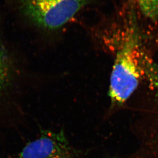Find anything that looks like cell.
Returning <instances> with one entry per match:
<instances>
[{"label": "cell", "instance_id": "7a4b0ae2", "mask_svg": "<svg viewBox=\"0 0 158 158\" xmlns=\"http://www.w3.org/2000/svg\"><path fill=\"white\" fill-rule=\"evenodd\" d=\"M25 15L38 26L59 28L71 20L88 0H19Z\"/></svg>", "mask_w": 158, "mask_h": 158}, {"label": "cell", "instance_id": "3957f363", "mask_svg": "<svg viewBox=\"0 0 158 158\" xmlns=\"http://www.w3.org/2000/svg\"><path fill=\"white\" fill-rule=\"evenodd\" d=\"M76 156L63 130L58 132L46 130L26 145L17 157L8 158H76Z\"/></svg>", "mask_w": 158, "mask_h": 158}, {"label": "cell", "instance_id": "5b68a950", "mask_svg": "<svg viewBox=\"0 0 158 158\" xmlns=\"http://www.w3.org/2000/svg\"><path fill=\"white\" fill-rule=\"evenodd\" d=\"M146 79L150 84L152 88H153V90L157 94L158 96V66L157 65H153L150 66L147 69L146 72ZM157 140V139H156ZM152 151L154 152L157 151V156H158V142L153 143Z\"/></svg>", "mask_w": 158, "mask_h": 158}, {"label": "cell", "instance_id": "6da1fadb", "mask_svg": "<svg viewBox=\"0 0 158 158\" xmlns=\"http://www.w3.org/2000/svg\"><path fill=\"white\" fill-rule=\"evenodd\" d=\"M145 58L137 33L128 30L117 49L110 77L108 94L113 105L124 103L137 89L144 76Z\"/></svg>", "mask_w": 158, "mask_h": 158}, {"label": "cell", "instance_id": "8992f818", "mask_svg": "<svg viewBox=\"0 0 158 158\" xmlns=\"http://www.w3.org/2000/svg\"><path fill=\"white\" fill-rule=\"evenodd\" d=\"M6 65L4 52L0 46V88L4 82L6 75Z\"/></svg>", "mask_w": 158, "mask_h": 158}, {"label": "cell", "instance_id": "277c9868", "mask_svg": "<svg viewBox=\"0 0 158 158\" xmlns=\"http://www.w3.org/2000/svg\"><path fill=\"white\" fill-rule=\"evenodd\" d=\"M144 15L152 21L158 19V0H137Z\"/></svg>", "mask_w": 158, "mask_h": 158}]
</instances>
